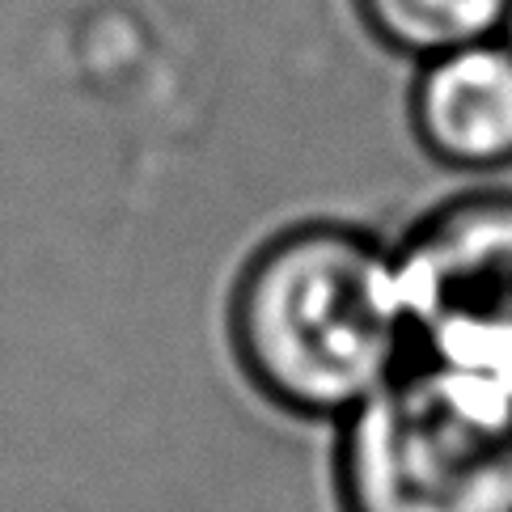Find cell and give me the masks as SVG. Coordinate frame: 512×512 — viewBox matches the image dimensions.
Masks as SVG:
<instances>
[{"mask_svg": "<svg viewBox=\"0 0 512 512\" xmlns=\"http://www.w3.org/2000/svg\"><path fill=\"white\" fill-rule=\"evenodd\" d=\"M415 356L512 394V191L436 204L394 242Z\"/></svg>", "mask_w": 512, "mask_h": 512, "instance_id": "3957f363", "label": "cell"}, {"mask_svg": "<svg viewBox=\"0 0 512 512\" xmlns=\"http://www.w3.org/2000/svg\"><path fill=\"white\" fill-rule=\"evenodd\" d=\"M356 5L377 39L411 60L496 39L512 26V0H356Z\"/></svg>", "mask_w": 512, "mask_h": 512, "instance_id": "5b68a950", "label": "cell"}, {"mask_svg": "<svg viewBox=\"0 0 512 512\" xmlns=\"http://www.w3.org/2000/svg\"><path fill=\"white\" fill-rule=\"evenodd\" d=\"M233 347L276 407L352 415L415 356L394 246L331 221L271 237L237 280Z\"/></svg>", "mask_w": 512, "mask_h": 512, "instance_id": "6da1fadb", "label": "cell"}, {"mask_svg": "<svg viewBox=\"0 0 512 512\" xmlns=\"http://www.w3.org/2000/svg\"><path fill=\"white\" fill-rule=\"evenodd\" d=\"M419 144L457 174L512 166V39L462 43L419 60L411 85Z\"/></svg>", "mask_w": 512, "mask_h": 512, "instance_id": "277c9868", "label": "cell"}, {"mask_svg": "<svg viewBox=\"0 0 512 512\" xmlns=\"http://www.w3.org/2000/svg\"><path fill=\"white\" fill-rule=\"evenodd\" d=\"M343 512H512V394L411 356L339 419Z\"/></svg>", "mask_w": 512, "mask_h": 512, "instance_id": "7a4b0ae2", "label": "cell"}]
</instances>
